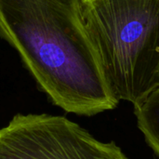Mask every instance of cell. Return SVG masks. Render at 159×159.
<instances>
[{
	"label": "cell",
	"mask_w": 159,
	"mask_h": 159,
	"mask_svg": "<svg viewBox=\"0 0 159 159\" xmlns=\"http://www.w3.org/2000/svg\"><path fill=\"white\" fill-rule=\"evenodd\" d=\"M0 39L65 112L92 116L117 106L88 37L81 0H0Z\"/></svg>",
	"instance_id": "cell-1"
},
{
	"label": "cell",
	"mask_w": 159,
	"mask_h": 159,
	"mask_svg": "<svg viewBox=\"0 0 159 159\" xmlns=\"http://www.w3.org/2000/svg\"><path fill=\"white\" fill-rule=\"evenodd\" d=\"M81 9L113 93L139 104L159 87V0H81Z\"/></svg>",
	"instance_id": "cell-2"
},
{
	"label": "cell",
	"mask_w": 159,
	"mask_h": 159,
	"mask_svg": "<svg viewBox=\"0 0 159 159\" xmlns=\"http://www.w3.org/2000/svg\"><path fill=\"white\" fill-rule=\"evenodd\" d=\"M0 159H129L61 116L18 114L0 128Z\"/></svg>",
	"instance_id": "cell-3"
},
{
	"label": "cell",
	"mask_w": 159,
	"mask_h": 159,
	"mask_svg": "<svg viewBox=\"0 0 159 159\" xmlns=\"http://www.w3.org/2000/svg\"><path fill=\"white\" fill-rule=\"evenodd\" d=\"M134 108L139 129L148 145L159 157V87Z\"/></svg>",
	"instance_id": "cell-4"
}]
</instances>
